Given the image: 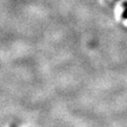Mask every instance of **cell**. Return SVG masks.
<instances>
[{
  "mask_svg": "<svg viewBox=\"0 0 127 127\" xmlns=\"http://www.w3.org/2000/svg\"><path fill=\"white\" fill-rule=\"evenodd\" d=\"M123 12L122 17H123V19L126 20V19H127V1L123 2Z\"/></svg>",
  "mask_w": 127,
  "mask_h": 127,
  "instance_id": "1",
  "label": "cell"
}]
</instances>
